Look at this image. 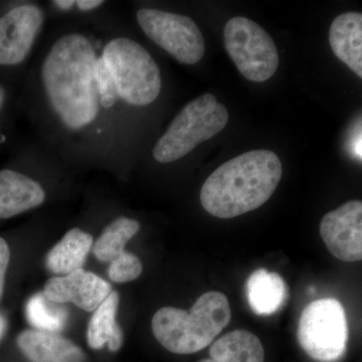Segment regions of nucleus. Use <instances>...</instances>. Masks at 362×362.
Instances as JSON below:
<instances>
[{
	"mask_svg": "<svg viewBox=\"0 0 362 362\" xmlns=\"http://www.w3.org/2000/svg\"><path fill=\"white\" fill-rule=\"evenodd\" d=\"M90 33L69 30L47 49L37 70L42 101L59 129L78 137L101 129L123 103Z\"/></svg>",
	"mask_w": 362,
	"mask_h": 362,
	"instance_id": "1",
	"label": "nucleus"
},
{
	"mask_svg": "<svg viewBox=\"0 0 362 362\" xmlns=\"http://www.w3.org/2000/svg\"><path fill=\"white\" fill-rule=\"evenodd\" d=\"M282 175V163L275 152H246L223 163L204 181L202 206L218 218L250 213L269 201Z\"/></svg>",
	"mask_w": 362,
	"mask_h": 362,
	"instance_id": "2",
	"label": "nucleus"
},
{
	"mask_svg": "<svg viewBox=\"0 0 362 362\" xmlns=\"http://www.w3.org/2000/svg\"><path fill=\"white\" fill-rule=\"evenodd\" d=\"M232 312L223 293H204L189 312L163 307L154 314L151 327L157 341L175 354L206 349L230 323Z\"/></svg>",
	"mask_w": 362,
	"mask_h": 362,
	"instance_id": "3",
	"label": "nucleus"
},
{
	"mask_svg": "<svg viewBox=\"0 0 362 362\" xmlns=\"http://www.w3.org/2000/svg\"><path fill=\"white\" fill-rule=\"evenodd\" d=\"M123 103L134 107L153 103L160 94V70L141 45L126 37L110 39L102 49Z\"/></svg>",
	"mask_w": 362,
	"mask_h": 362,
	"instance_id": "4",
	"label": "nucleus"
},
{
	"mask_svg": "<svg viewBox=\"0 0 362 362\" xmlns=\"http://www.w3.org/2000/svg\"><path fill=\"white\" fill-rule=\"evenodd\" d=\"M228 112L213 94H204L181 109L153 148L160 163L187 156L197 145L218 134L228 122Z\"/></svg>",
	"mask_w": 362,
	"mask_h": 362,
	"instance_id": "5",
	"label": "nucleus"
},
{
	"mask_svg": "<svg viewBox=\"0 0 362 362\" xmlns=\"http://www.w3.org/2000/svg\"><path fill=\"white\" fill-rule=\"evenodd\" d=\"M297 338L301 349L314 361H339L349 341V325L341 303L334 298H324L307 305L300 316Z\"/></svg>",
	"mask_w": 362,
	"mask_h": 362,
	"instance_id": "6",
	"label": "nucleus"
},
{
	"mask_svg": "<svg viewBox=\"0 0 362 362\" xmlns=\"http://www.w3.org/2000/svg\"><path fill=\"white\" fill-rule=\"evenodd\" d=\"M226 52L240 73L252 82H265L277 71V47L268 33L249 18L237 16L223 30Z\"/></svg>",
	"mask_w": 362,
	"mask_h": 362,
	"instance_id": "7",
	"label": "nucleus"
},
{
	"mask_svg": "<svg viewBox=\"0 0 362 362\" xmlns=\"http://www.w3.org/2000/svg\"><path fill=\"white\" fill-rule=\"evenodd\" d=\"M136 18L149 40L180 63L194 65L204 58V35L194 21L188 16L159 9L141 8L136 13Z\"/></svg>",
	"mask_w": 362,
	"mask_h": 362,
	"instance_id": "8",
	"label": "nucleus"
},
{
	"mask_svg": "<svg viewBox=\"0 0 362 362\" xmlns=\"http://www.w3.org/2000/svg\"><path fill=\"white\" fill-rule=\"evenodd\" d=\"M44 23V11L35 4H21L0 16V66L23 63L32 52Z\"/></svg>",
	"mask_w": 362,
	"mask_h": 362,
	"instance_id": "9",
	"label": "nucleus"
},
{
	"mask_svg": "<svg viewBox=\"0 0 362 362\" xmlns=\"http://www.w3.org/2000/svg\"><path fill=\"white\" fill-rule=\"evenodd\" d=\"M320 235L328 251L340 261H361L362 202L350 201L323 216Z\"/></svg>",
	"mask_w": 362,
	"mask_h": 362,
	"instance_id": "10",
	"label": "nucleus"
},
{
	"mask_svg": "<svg viewBox=\"0 0 362 362\" xmlns=\"http://www.w3.org/2000/svg\"><path fill=\"white\" fill-rule=\"evenodd\" d=\"M112 291V286L104 279L80 269L49 279L42 293L54 303H71L82 310L94 312Z\"/></svg>",
	"mask_w": 362,
	"mask_h": 362,
	"instance_id": "11",
	"label": "nucleus"
},
{
	"mask_svg": "<svg viewBox=\"0 0 362 362\" xmlns=\"http://www.w3.org/2000/svg\"><path fill=\"white\" fill-rule=\"evenodd\" d=\"M45 201L44 187L37 180L11 169L0 171V220L37 209Z\"/></svg>",
	"mask_w": 362,
	"mask_h": 362,
	"instance_id": "12",
	"label": "nucleus"
},
{
	"mask_svg": "<svg viewBox=\"0 0 362 362\" xmlns=\"http://www.w3.org/2000/svg\"><path fill=\"white\" fill-rule=\"evenodd\" d=\"M18 346L30 362H86L82 349L71 340L57 334L35 329L23 331Z\"/></svg>",
	"mask_w": 362,
	"mask_h": 362,
	"instance_id": "13",
	"label": "nucleus"
},
{
	"mask_svg": "<svg viewBox=\"0 0 362 362\" xmlns=\"http://www.w3.org/2000/svg\"><path fill=\"white\" fill-rule=\"evenodd\" d=\"M332 52L342 63L362 78V14H340L330 26Z\"/></svg>",
	"mask_w": 362,
	"mask_h": 362,
	"instance_id": "14",
	"label": "nucleus"
},
{
	"mask_svg": "<svg viewBox=\"0 0 362 362\" xmlns=\"http://www.w3.org/2000/svg\"><path fill=\"white\" fill-rule=\"evenodd\" d=\"M247 299L257 315L275 314L286 304L288 288L284 279L275 272L259 269L252 273L246 284Z\"/></svg>",
	"mask_w": 362,
	"mask_h": 362,
	"instance_id": "15",
	"label": "nucleus"
},
{
	"mask_svg": "<svg viewBox=\"0 0 362 362\" xmlns=\"http://www.w3.org/2000/svg\"><path fill=\"white\" fill-rule=\"evenodd\" d=\"M93 247V237L81 228H71L47 252L45 267L54 275L66 276L83 269Z\"/></svg>",
	"mask_w": 362,
	"mask_h": 362,
	"instance_id": "16",
	"label": "nucleus"
},
{
	"mask_svg": "<svg viewBox=\"0 0 362 362\" xmlns=\"http://www.w3.org/2000/svg\"><path fill=\"white\" fill-rule=\"evenodd\" d=\"M120 298L112 291L101 305L93 312L88 324L87 340L90 349H102L107 345L112 352L118 351L123 344V332L116 316Z\"/></svg>",
	"mask_w": 362,
	"mask_h": 362,
	"instance_id": "17",
	"label": "nucleus"
},
{
	"mask_svg": "<svg viewBox=\"0 0 362 362\" xmlns=\"http://www.w3.org/2000/svg\"><path fill=\"white\" fill-rule=\"evenodd\" d=\"M216 362H264L265 351L258 337L250 331L233 330L213 343L209 350Z\"/></svg>",
	"mask_w": 362,
	"mask_h": 362,
	"instance_id": "18",
	"label": "nucleus"
},
{
	"mask_svg": "<svg viewBox=\"0 0 362 362\" xmlns=\"http://www.w3.org/2000/svg\"><path fill=\"white\" fill-rule=\"evenodd\" d=\"M140 223L133 218L120 216L105 228L96 242L93 243L92 251L100 262L111 263L118 258L133 237L139 232Z\"/></svg>",
	"mask_w": 362,
	"mask_h": 362,
	"instance_id": "19",
	"label": "nucleus"
},
{
	"mask_svg": "<svg viewBox=\"0 0 362 362\" xmlns=\"http://www.w3.org/2000/svg\"><path fill=\"white\" fill-rule=\"evenodd\" d=\"M26 319L35 330L56 333L66 327L69 311L63 304L49 301L40 292L30 298L25 306Z\"/></svg>",
	"mask_w": 362,
	"mask_h": 362,
	"instance_id": "20",
	"label": "nucleus"
},
{
	"mask_svg": "<svg viewBox=\"0 0 362 362\" xmlns=\"http://www.w3.org/2000/svg\"><path fill=\"white\" fill-rule=\"evenodd\" d=\"M142 270L143 266L139 258L125 251L111 262L108 276L113 282L127 283L139 277Z\"/></svg>",
	"mask_w": 362,
	"mask_h": 362,
	"instance_id": "21",
	"label": "nucleus"
},
{
	"mask_svg": "<svg viewBox=\"0 0 362 362\" xmlns=\"http://www.w3.org/2000/svg\"><path fill=\"white\" fill-rule=\"evenodd\" d=\"M11 252L6 240L0 237V300L4 294V282H6V274L8 268Z\"/></svg>",
	"mask_w": 362,
	"mask_h": 362,
	"instance_id": "22",
	"label": "nucleus"
},
{
	"mask_svg": "<svg viewBox=\"0 0 362 362\" xmlns=\"http://www.w3.org/2000/svg\"><path fill=\"white\" fill-rule=\"evenodd\" d=\"M356 134L350 136L349 150L352 156L361 160V122L356 128Z\"/></svg>",
	"mask_w": 362,
	"mask_h": 362,
	"instance_id": "23",
	"label": "nucleus"
},
{
	"mask_svg": "<svg viewBox=\"0 0 362 362\" xmlns=\"http://www.w3.org/2000/svg\"><path fill=\"white\" fill-rule=\"evenodd\" d=\"M104 4L105 1H101V0H78V1H76L75 6L80 11H90L103 6Z\"/></svg>",
	"mask_w": 362,
	"mask_h": 362,
	"instance_id": "24",
	"label": "nucleus"
},
{
	"mask_svg": "<svg viewBox=\"0 0 362 362\" xmlns=\"http://www.w3.org/2000/svg\"><path fill=\"white\" fill-rule=\"evenodd\" d=\"M52 4L61 11H70L71 7L75 6L76 1L74 0H57V1H52Z\"/></svg>",
	"mask_w": 362,
	"mask_h": 362,
	"instance_id": "25",
	"label": "nucleus"
},
{
	"mask_svg": "<svg viewBox=\"0 0 362 362\" xmlns=\"http://www.w3.org/2000/svg\"><path fill=\"white\" fill-rule=\"evenodd\" d=\"M7 329V320L6 317L0 312V340L4 337V333Z\"/></svg>",
	"mask_w": 362,
	"mask_h": 362,
	"instance_id": "26",
	"label": "nucleus"
},
{
	"mask_svg": "<svg viewBox=\"0 0 362 362\" xmlns=\"http://www.w3.org/2000/svg\"><path fill=\"white\" fill-rule=\"evenodd\" d=\"M4 102H6V90H4V86L0 84V113L4 108Z\"/></svg>",
	"mask_w": 362,
	"mask_h": 362,
	"instance_id": "27",
	"label": "nucleus"
},
{
	"mask_svg": "<svg viewBox=\"0 0 362 362\" xmlns=\"http://www.w3.org/2000/svg\"><path fill=\"white\" fill-rule=\"evenodd\" d=\"M199 362H216V361H214L213 359H202V361H199Z\"/></svg>",
	"mask_w": 362,
	"mask_h": 362,
	"instance_id": "28",
	"label": "nucleus"
}]
</instances>
